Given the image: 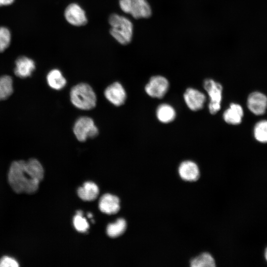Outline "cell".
<instances>
[{
	"mask_svg": "<svg viewBox=\"0 0 267 267\" xmlns=\"http://www.w3.org/2000/svg\"><path fill=\"white\" fill-rule=\"evenodd\" d=\"M247 105L249 109L254 114H262L267 107V97L261 92H252L248 98Z\"/></svg>",
	"mask_w": 267,
	"mask_h": 267,
	"instance_id": "4fadbf2b",
	"label": "cell"
},
{
	"mask_svg": "<svg viewBox=\"0 0 267 267\" xmlns=\"http://www.w3.org/2000/svg\"><path fill=\"white\" fill-rule=\"evenodd\" d=\"M73 224L79 232H85L89 228V224L83 215L77 214L73 219Z\"/></svg>",
	"mask_w": 267,
	"mask_h": 267,
	"instance_id": "cb8c5ba5",
	"label": "cell"
},
{
	"mask_svg": "<svg viewBox=\"0 0 267 267\" xmlns=\"http://www.w3.org/2000/svg\"><path fill=\"white\" fill-rule=\"evenodd\" d=\"M168 80L162 76L152 77L145 87L146 93L154 98H162L169 89Z\"/></svg>",
	"mask_w": 267,
	"mask_h": 267,
	"instance_id": "52a82bcc",
	"label": "cell"
},
{
	"mask_svg": "<svg viewBox=\"0 0 267 267\" xmlns=\"http://www.w3.org/2000/svg\"><path fill=\"white\" fill-rule=\"evenodd\" d=\"M88 217L89 218H92V214H91V213L88 214Z\"/></svg>",
	"mask_w": 267,
	"mask_h": 267,
	"instance_id": "4316f807",
	"label": "cell"
},
{
	"mask_svg": "<svg viewBox=\"0 0 267 267\" xmlns=\"http://www.w3.org/2000/svg\"><path fill=\"white\" fill-rule=\"evenodd\" d=\"M11 41V34L5 26H0V53L3 52L9 46Z\"/></svg>",
	"mask_w": 267,
	"mask_h": 267,
	"instance_id": "603a6c76",
	"label": "cell"
},
{
	"mask_svg": "<svg viewBox=\"0 0 267 267\" xmlns=\"http://www.w3.org/2000/svg\"><path fill=\"white\" fill-rule=\"evenodd\" d=\"M104 94L105 98L116 106L123 105L127 98L125 89L119 82H115L107 87Z\"/></svg>",
	"mask_w": 267,
	"mask_h": 267,
	"instance_id": "9c48e42d",
	"label": "cell"
},
{
	"mask_svg": "<svg viewBox=\"0 0 267 267\" xmlns=\"http://www.w3.org/2000/svg\"><path fill=\"white\" fill-rule=\"evenodd\" d=\"M13 81L11 77L3 75L0 77V100L8 98L13 93Z\"/></svg>",
	"mask_w": 267,
	"mask_h": 267,
	"instance_id": "ffe728a7",
	"label": "cell"
},
{
	"mask_svg": "<svg viewBox=\"0 0 267 267\" xmlns=\"http://www.w3.org/2000/svg\"><path fill=\"white\" fill-rule=\"evenodd\" d=\"M254 135L258 141L267 142V121H261L256 124L254 128Z\"/></svg>",
	"mask_w": 267,
	"mask_h": 267,
	"instance_id": "7402d4cb",
	"label": "cell"
},
{
	"mask_svg": "<svg viewBox=\"0 0 267 267\" xmlns=\"http://www.w3.org/2000/svg\"><path fill=\"white\" fill-rule=\"evenodd\" d=\"M46 81L48 86L55 90L62 89L67 84L66 79L57 69H52L48 73Z\"/></svg>",
	"mask_w": 267,
	"mask_h": 267,
	"instance_id": "e0dca14e",
	"label": "cell"
},
{
	"mask_svg": "<svg viewBox=\"0 0 267 267\" xmlns=\"http://www.w3.org/2000/svg\"><path fill=\"white\" fill-rule=\"evenodd\" d=\"M119 3L123 11L134 18H147L152 15V8L147 0H119Z\"/></svg>",
	"mask_w": 267,
	"mask_h": 267,
	"instance_id": "277c9868",
	"label": "cell"
},
{
	"mask_svg": "<svg viewBox=\"0 0 267 267\" xmlns=\"http://www.w3.org/2000/svg\"><path fill=\"white\" fill-rule=\"evenodd\" d=\"M120 200L118 197L111 194H105L100 199L99 208L103 213L112 215L120 210Z\"/></svg>",
	"mask_w": 267,
	"mask_h": 267,
	"instance_id": "5bb4252c",
	"label": "cell"
},
{
	"mask_svg": "<svg viewBox=\"0 0 267 267\" xmlns=\"http://www.w3.org/2000/svg\"><path fill=\"white\" fill-rule=\"evenodd\" d=\"M44 176V168L37 159L18 160L13 161L10 165L8 181L15 192L32 194L38 190Z\"/></svg>",
	"mask_w": 267,
	"mask_h": 267,
	"instance_id": "6da1fadb",
	"label": "cell"
},
{
	"mask_svg": "<svg viewBox=\"0 0 267 267\" xmlns=\"http://www.w3.org/2000/svg\"><path fill=\"white\" fill-rule=\"evenodd\" d=\"M64 16L67 21L74 26H83L87 22L85 11L76 3H71L67 6L64 11Z\"/></svg>",
	"mask_w": 267,
	"mask_h": 267,
	"instance_id": "ba28073f",
	"label": "cell"
},
{
	"mask_svg": "<svg viewBox=\"0 0 267 267\" xmlns=\"http://www.w3.org/2000/svg\"><path fill=\"white\" fill-rule=\"evenodd\" d=\"M15 0H0V7L8 6L12 4Z\"/></svg>",
	"mask_w": 267,
	"mask_h": 267,
	"instance_id": "484cf974",
	"label": "cell"
},
{
	"mask_svg": "<svg viewBox=\"0 0 267 267\" xmlns=\"http://www.w3.org/2000/svg\"><path fill=\"white\" fill-rule=\"evenodd\" d=\"M183 98L188 107L193 111L202 109L206 101L205 94L193 88H188L185 90Z\"/></svg>",
	"mask_w": 267,
	"mask_h": 267,
	"instance_id": "30bf717a",
	"label": "cell"
},
{
	"mask_svg": "<svg viewBox=\"0 0 267 267\" xmlns=\"http://www.w3.org/2000/svg\"><path fill=\"white\" fill-rule=\"evenodd\" d=\"M204 88L210 97V101L208 105L210 112L215 114L221 109L222 99V85L212 79H206L204 82Z\"/></svg>",
	"mask_w": 267,
	"mask_h": 267,
	"instance_id": "8992f818",
	"label": "cell"
},
{
	"mask_svg": "<svg viewBox=\"0 0 267 267\" xmlns=\"http://www.w3.org/2000/svg\"><path fill=\"white\" fill-rule=\"evenodd\" d=\"M178 173L180 178L187 181H194L200 177V170L198 165L193 161L186 160L179 165Z\"/></svg>",
	"mask_w": 267,
	"mask_h": 267,
	"instance_id": "8fae6325",
	"label": "cell"
},
{
	"mask_svg": "<svg viewBox=\"0 0 267 267\" xmlns=\"http://www.w3.org/2000/svg\"><path fill=\"white\" fill-rule=\"evenodd\" d=\"M156 116L161 122L168 123L174 120L176 117V111L170 105L162 104L157 109Z\"/></svg>",
	"mask_w": 267,
	"mask_h": 267,
	"instance_id": "ac0fdd59",
	"label": "cell"
},
{
	"mask_svg": "<svg viewBox=\"0 0 267 267\" xmlns=\"http://www.w3.org/2000/svg\"><path fill=\"white\" fill-rule=\"evenodd\" d=\"M18 263L14 258L3 256L0 259V267H17Z\"/></svg>",
	"mask_w": 267,
	"mask_h": 267,
	"instance_id": "d4e9b609",
	"label": "cell"
},
{
	"mask_svg": "<svg viewBox=\"0 0 267 267\" xmlns=\"http://www.w3.org/2000/svg\"><path fill=\"white\" fill-rule=\"evenodd\" d=\"M73 133L79 141L83 142L88 138L95 137L99 132L91 118L83 116L78 118L75 122Z\"/></svg>",
	"mask_w": 267,
	"mask_h": 267,
	"instance_id": "5b68a950",
	"label": "cell"
},
{
	"mask_svg": "<svg viewBox=\"0 0 267 267\" xmlns=\"http://www.w3.org/2000/svg\"><path fill=\"white\" fill-rule=\"evenodd\" d=\"M15 63L14 74L21 78H26L31 76L36 68L34 61L25 56L19 57L16 60Z\"/></svg>",
	"mask_w": 267,
	"mask_h": 267,
	"instance_id": "7c38bea8",
	"label": "cell"
},
{
	"mask_svg": "<svg viewBox=\"0 0 267 267\" xmlns=\"http://www.w3.org/2000/svg\"><path fill=\"white\" fill-rule=\"evenodd\" d=\"M127 223L123 219H119L117 221L108 225L107 227V235L112 238L122 235L126 230Z\"/></svg>",
	"mask_w": 267,
	"mask_h": 267,
	"instance_id": "44dd1931",
	"label": "cell"
},
{
	"mask_svg": "<svg viewBox=\"0 0 267 267\" xmlns=\"http://www.w3.org/2000/svg\"><path fill=\"white\" fill-rule=\"evenodd\" d=\"M265 257L267 261V248L266 249V252H265Z\"/></svg>",
	"mask_w": 267,
	"mask_h": 267,
	"instance_id": "83f0119b",
	"label": "cell"
},
{
	"mask_svg": "<svg viewBox=\"0 0 267 267\" xmlns=\"http://www.w3.org/2000/svg\"><path fill=\"white\" fill-rule=\"evenodd\" d=\"M110 34L120 44H127L132 41L134 27L132 21L125 16L116 13L109 18Z\"/></svg>",
	"mask_w": 267,
	"mask_h": 267,
	"instance_id": "7a4b0ae2",
	"label": "cell"
},
{
	"mask_svg": "<svg viewBox=\"0 0 267 267\" xmlns=\"http://www.w3.org/2000/svg\"><path fill=\"white\" fill-rule=\"evenodd\" d=\"M243 111L242 107L236 103H231L223 113V118L225 122L232 125L241 123Z\"/></svg>",
	"mask_w": 267,
	"mask_h": 267,
	"instance_id": "9a60e30c",
	"label": "cell"
},
{
	"mask_svg": "<svg viewBox=\"0 0 267 267\" xmlns=\"http://www.w3.org/2000/svg\"><path fill=\"white\" fill-rule=\"evenodd\" d=\"M190 265L192 267H214L216 262L210 253L204 252L192 259Z\"/></svg>",
	"mask_w": 267,
	"mask_h": 267,
	"instance_id": "d6986e66",
	"label": "cell"
},
{
	"mask_svg": "<svg viewBox=\"0 0 267 267\" xmlns=\"http://www.w3.org/2000/svg\"><path fill=\"white\" fill-rule=\"evenodd\" d=\"M72 103L77 108L90 110L96 105V96L92 88L86 83H80L74 86L70 91Z\"/></svg>",
	"mask_w": 267,
	"mask_h": 267,
	"instance_id": "3957f363",
	"label": "cell"
},
{
	"mask_svg": "<svg viewBox=\"0 0 267 267\" xmlns=\"http://www.w3.org/2000/svg\"><path fill=\"white\" fill-rule=\"evenodd\" d=\"M79 197L85 201H92L95 200L99 194L97 185L91 181L86 182L82 187L78 189Z\"/></svg>",
	"mask_w": 267,
	"mask_h": 267,
	"instance_id": "2e32d148",
	"label": "cell"
}]
</instances>
